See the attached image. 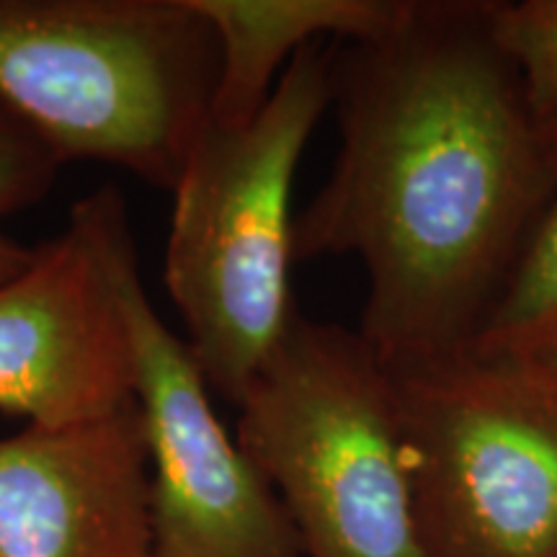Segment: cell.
Returning a JSON list of instances; mask_svg holds the SVG:
<instances>
[{"mask_svg": "<svg viewBox=\"0 0 557 557\" xmlns=\"http://www.w3.org/2000/svg\"><path fill=\"white\" fill-rule=\"evenodd\" d=\"M493 5L406 0L382 37L336 47L341 148L295 218V261L361 263L359 333L387 367L475 346L553 191Z\"/></svg>", "mask_w": 557, "mask_h": 557, "instance_id": "1", "label": "cell"}, {"mask_svg": "<svg viewBox=\"0 0 557 557\" xmlns=\"http://www.w3.org/2000/svg\"><path fill=\"white\" fill-rule=\"evenodd\" d=\"M336 90V47L297 52L248 124L209 122L173 186L163 278L207 387L238 406L295 315L297 165Z\"/></svg>", "mask_w": 557, "mask_h": 557, "instance_id": "2", "label": "cell"}, {"mask_svg": "<svg viewBox=\"0 0 557 557\" xmlns=\"http://www.w3.org/2000/svg\"><path fill=\"white\" fill-rule=\"evenodd\" d=\"M214 86L218 41L189 0H0V99L65 160L171 191Z\"/></svg>", "mask_w": 557, "mask_h": 557, "instance_id": "3", "label": "cell"}, {"mask_svg": "<svg viewBox=\"0 0 557 557\" xmlns=\"http://www.w3.org/2000/svg\"><path fill=\"white\" fill-rule=\"evenodd\" d=\"M235 408L302 557H429L393 380L359 331L295 310Z\"/></svg>", "mask_w": 557, "mask_h": 557, "instance_id": "4", "label": "cell"}, {"mask_svg": "<svg viewBox=\"0 0 557 557\" xmlns=\"http://www.w3.org/2000/svg\"><path fill=\"white\" fill-rule=\"evenodd\" d=\"M387 372L426 555L557 557V398L524 361L468 348Z\"/></svg>", "mask_w": 557, "mask_h": 557, "instance_id": "5", "label": "cell"}, {"mask_svg": "<svg viewBox=\"0 0 557 557\" xmlns=\"http://www.w3.org/2000/svg\"><path fill=\"white\" fill-rule=\"evenodd\" d=\"M135 248L114 186L75 201L60 235L0 284V410L60 429L135 403L120 274Z\"/></svg>", "mask_w": 557, "mask_h": 557, "instance_id": "6", "label": "cell"}, {"mask_svg": "<svg viewBox=\"0 0 557 557\" xmlns=\"http://www.w3.org/2000/svg\"><path fill=\"white\" fill-rule=\"evenodd\" d=\"M120 287L150 465L152 557H302L274 487L220 421L189 346L150 302L137 248Z\"/></svg>", "mask_w": 557, "mask_h": 557, "instance_id": "7", "label": "cell"}, {"mask_svg": "<svg viewBox=\"0 0 557 557\" xmlns=\"http://www.w3.org/2000/svg\"><path fill=\"white\" fill-rule=\"evenodd\" d=\"M0 557H152L137 403L99 421L0 436Z\"/></svg>", "mask_w": 557, "mask_h": 557, "instance_id": "8", "label": "cell"}, {"mask_svg": "<svg viewBox=\"0 0 557 557\" xmlns=\"http://www.w3.org/2000/svg\"><path fill=\"white\" fill-rule=\"evenodd\" d=\"M218 41L212 124L240 127L269 101L289 62L315 41L377 39L406 0H189Z\"/></svg>", "mask_w": 557, "mask_h": 557, "instance_id": "9", "label": "cell"}, {"mask_svg": "<svg viewBox=\"0 0 557 557\" xmlns=\"http://www.w3.org/2000/svg\"><path fill=\"white\" fill-rule=\"evenodd\" d=\"M545 127L555 156L553 191L472 346L480 351L513 354L557 331V120Z\"/></svg>", "mask_w": 557, "mask_h": 557, "instance_id": "10", "label": "cell"}, {"mask_svg": "<svg viewBox=\"0 0 557 557\" xmlns=\"http://www.w3.org/2000/svg\"><path fill=\"white\" fill-rule=\"evenodd\" d=\"M493 29L519 70L527 101L540 122L557 120V0L493 5Z\"/></svg>", "mask_w": 557, "mask_h": 557, "instance_id": "11", "label": "cell"}, {"mask_svg": "<svg viewBox=\"0 0 557 557\" xmlns=\"http://www.w3.org/2000/svg\"><path fill=\"white\" fill-rule=\"evenodd\" d=\"M62 163L58 145L0 99V220L45 199Z\"/></svg>", "mask_w": 557, "mask_h": 557, "instance_id": "12", "label": "cell"}, {"mask_svg": "<svg viewBox=\"0 0 557 557\" xmlns=\"http://www.w3.org/2000/svg\"><path fill=\"white\" fill-rule=\"evenodd\" d=\"M513 354L524 361L529 372H532L534 377H537L542 385H545L557 398V331L549 333L545 338H540L537 344L521 348V351H513Z\"/></svg>", "mask_w": 557, "mask_h": 557, "instance_id": "13", "label": "cell"}, {"mask_svg": "<svg viewBox=\"0 0 557 557\" xmlns=\"http://www.w3.org/2000/svg\"><path fill=\"white\" fill-rule=\"evenodd\" d=\"M32 253L34 248L18 243L9 230L0 225V284L9 282L13 274H18L32 261Z\"/></svg>", "mask_w": 557, "mask_h": 557, "instance_id": "14", "label": "cell"}]
</instances>
